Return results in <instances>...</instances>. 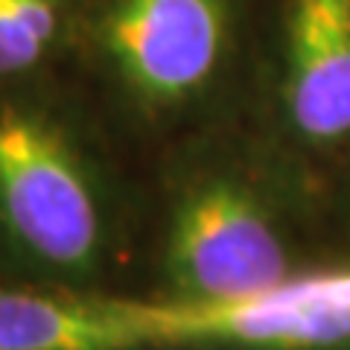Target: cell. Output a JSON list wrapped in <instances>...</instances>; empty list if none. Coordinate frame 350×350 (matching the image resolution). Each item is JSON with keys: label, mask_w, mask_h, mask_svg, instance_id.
Masks as SVG:
<instances>
[{"label": "cell", "mask_w": 350, "mask_h": 350, "mask_svg": "<svg viewBox=\"0 0 350 350\" xmlns=\"http://www.w3.org/2000/svg\"><path fill=\"white\" fill-rule=\"evenodd\" d=\"M0 234L56 278H91L105 254L103 196L56 117L0 105Z\"/></svg>", "instance_id": "cell-1"}, {"label": "cell", "mask_w": 350, "mask_h": 350, "mask_svg": "<svg viewBox=\"0 0 350 350\" xmlns=\"http://www.w3.org/2000/svg\"><path fill=\"white\" fill-rule=\"evenodd\" d=\"M163 271L184 304L248 301L292 280L278 219L234 175L199 178L184 190L170 219Z\"/></svg>", "instance_id": "cell-2"}, {"label": "cell", "mask_w": 350, "mask_h": 350, "mask_svg": "<svg viewBox=\"0 0 350 350\" xmlns=\"http://www.w3.org/2000/svg\"><path fill=\"white\" fill-rule=\"evenodd\" d=\"M228 41V0H111L100 21L114 76L155 111L199 100L222 70Z\"/></svg>", "instance_id": "cell-3"}, {"label": "cell", "mask_w": 350, "mask_h": 350, "mask_svg": "<svg viewBox=\"0 0 350 350\" xmlns=\"http://www.w3.org/2000/svg\"><path fill=\"white\" fill-rule=\"evenodd\" d=\"M152 347L216 345L239 350H347L350 306L304 292L295 278L280 289L231 304H131Z\"/></svg>", "instance_id": "cell-4"}, {"label": "cell", "mask_w": 350, "mask_h": 350, "mask_svg": "<svg viewBox=\"0 0 350 350\" xmlns=\"http://www.w3.org/2000/svg\"><path fill=\"white\" fill-rule=\"evenodd\" d=\"M280 103L306 144L350 140V0H289Z\"/></svg>", "instance_id": "cell-5"}, {"label": "cell", "mask_w": 350, "mask_h": 350, "mask_svg": "<svg viewBox=\"0 0 350 350\" xmlns=\"http://www.w3.org/2000/svg\"><path fill=\"white\" fill-rule=\"evenodd\" d=\"M131 304H88L0 289V350H146Z\"/></svg>", "instance_id": "cell-6"}, {"label": "cell", "mask_w": 350, "mask_h": 350, "mask_svg": "<svg viewBox=\"0 0 350 350\" xmlns=\"http://www.w3.org/2000/svg\"><path fill=\"white\" fill-rule=\"evenodd\" d=\"M64 0H0V79L41 68L64 32Z\"/></svg>", "instance_id": "cell-7"}, {"label": "cell", "mask_w": 350, "mask_h": 350, "mask_svg": "<svg viewBox=\"0 0 350 350\" xmlns=\"http://www.w3.org/2000/svg\"><path fill=\"white\" fill-rule=\"evenodd\" d=\"M295 283L310 295L350 306V271H342V275H319V278H295Z\"/></svg>", "instance_id": "cell-8"}]
</instances>
